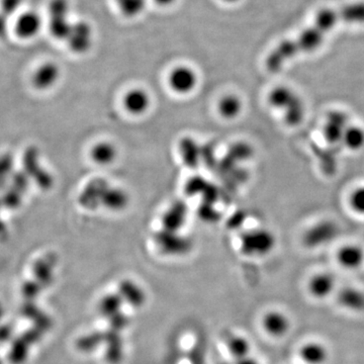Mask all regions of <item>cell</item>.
<instances>
[{
    "mask_svg": "<svg viewBox=\"0 0 364 364\" xmlns=\"http://www.w3.org/2000/svg\"><path fill=\"white\" fill-rule=\"evenodd\" d=\"M268 104L281 113L284 124L297 127L306 118L307 108L304 100L288 86H276L268 94Z\"/></svg>",
    "mask_w": 364,
    "mask_h": 364,
    "instance_id": "cell-2",
    "label": "cell"
},
{
    "mask_svg": "<svg viewBox=\"0 0 364 364\" xmlns=\"http://www.w3.org/2000/svg\"><path fill=\"white\" fill-rule=\"evenodd\" d=\"M8 33V17L0 11V38H4Z\"/></svg>",
    "mask_w": 364,
    "mask_h": 364,
    "instance_id": "cell-29",
    "label": "cell"
},
{
    "mask_svg": "<svg viewBox=\"0 0 364 364\" xmlns=\"http://www.w3.org/2000/svg\"><path fill=\"white\" fill-rule=\"evenodd\" d=\"M350 126L349 117L345 111L333 109L329 111L323 125V135L329 144L342 143L346 130Z\"/></svg>",
    "mask_w": 364,
    "mask_h": 364,
    "instance_id": "cell-6",
    "label": "cell"
},
{
    "mask_svg": "<svg viewBox=\"0 0 364 364\" xmlns=\"http://www.w3.org/2000/svg\"><path fill=\"white\" fill-rule=\"evenodd\" d=\"M299 357L302 364H326L330 358V352L322 342L309 341L300 346Z\"/></svg>",
    "mask_w": 364,
    "mask_h": 364,
    "instance_id": "cell-15",
    "label": "cell"
},
{
    "mask_svg": "<svg viewBox=\"0 0 364 364\" xmlns=\"http://www.w3.org/2000/svg\"><path fill=\"white\" fill-rule=\"evenodd\" d=\"M151 99L147 91L135 88L127 91L124 97V106L127 113L134 115H140L146 113L150 108Z\"/></svg>",
    "mask_w": 364,
    "mask_h": 364,
    "instance_id": "cell-17",
    "label": "cell"
},
{
    "mask_svg": "<svg viewBox=\"0 0 364 364\" xmlns=\"http://www.w3.org/2000/svg\"><path fill=\"white\" fill-rule=\"evenodd\" d=\"M307 288L309 295L314 299L318 300L327 299L335 291V276L327 272H317L309 279Z\"/></svg>",
    "mask_w": 364,
    "mask_h": 364,
    "instance_id": "cell-12",
    "label": "cell"
},
{
    "mask_svg": "<svg viewBox=\"0 0 364 364\" xmlns=\"http://www.w3.org/2000/svg\"><path fill=\"white\" fill-rule=\"evenodd\" d=\"M6 235H8V227H6V225L4 224V220L0 218V240Z\"/></svg>",
    "mask_w": 364,
    "mask_h": 364,
    "instance_id": "cell-31",
    "label": "cell"
},
{
    "mask_svg": "<svg viewBox=\"0 0 364 364\" xmlns=\"http://www.w3.org/2000/svg\"><path fill=\"white\" fill-rule=\"evenodd\" d=\"M22 170L31 181H35L40 188L48 190L52 186L53 179L49 173L43 169L38 162V152L35 147L27 148L22 156Z\"/></svg>",
    "mask_w": 364,
    "mask_h": 364,
    "instance_id": "cell-7",
    "label": "cell"
},
{
    "mask_svg": "<svg viewBox=\"0 0 364 364\" xmlns=\"http://www.w3.org/2000/svg\"><path fill=\"white\" fill-rule=\"evenodd\" d=\"M68 47L76 54H84L90 49L93 42L92 27L84 20L73 22L69 35L66 38Z\"/></svg>",
    "mask_w": 364,
    "mask_h": 364,
    "instance_id": "cell-8",
    "label": "cell"
},
{
    "mask_svg": "<svg viewBox=\"0 0 364 364\" xmlns=\"http://www.w3.org/2000/svg\"><path fill=\"white\" fill-rule=\"evenodd\" d=\"M340 22H364V4L321 11L313 27L302 31L297 38L281 43L273 50L266 60L268 71L279 72L284 64L297 55L315 51L328 31Z\"/></svg>",
    "mask_w": 364,
    "mask_h": 364,
    "instance_id": "cell-1",
    "label": "cell"
},
{
    "mask_svg": "<svg viewBox=\"0 0 364 364\" xmlns=\"http://www.w3.org/2000/svg\"><path fill=\"white\" fill-rule=\"evenodd\" d=\"M234 364H261L259 363L257 359H255L254 357H252V355H249V356H246L244 358L238 359V360H235V363Z\"/></svg>",
    "mask_w": 364,
    "mask_h": 364,
    "instance_id": "cell-30",
    "label": "cell"
},
{
    "mask_svg": "<svg viewBox=\"0 0 364 364\" xmlns=\"http://www.w3.org/2000/svg\"><path fill=\"white\" fill-rule=\"evenodd\" d=\"M349 206L355 213L364 216V186H358L352 191L349 197Z\"/></svg>",
    "mask_w": 364,
    "mask_h": 364,
    "instance_id": "cell-27",
    "label": "cell"
},
{
    "mask_svg": "<svg viewBox=\"0 0 364 364\" xmlns=\"http://www.w3.org/2000/svg\"><path fill=\"white\" fill-rule=\"evenodd\" d=\"M15 160L13 155L4 154L0 156V192L8 186L9 179L15 172Z\"/></svg>",
    "mask_w": 364,
    "mask_h": 364,
    "instance_id": "cell-23",
    "label": "cell"
},
{
    "mask_svg": "<svg viewBox=\"0 0 364 364\" xmlns=\"http://www.w3.org/2000/svg\"><path fill=\"white\" fill-rule=\"evenodd\" d=\"M340 235V227L333 220H321L312 225L302 235V244L309 249H317L334 242Z\"/></svg>",
    "mask_w": 364,
    "mask_h": 364,
    "instance_id": "cell-4",
    "label": "cell"
},
{
    "mask_svg": "<svg viewBox=\"0 0 364 364\" xmlns=\"http://www.w3.org/2000/svg\"><path fill=\"white\" fill-rule=\"evenodd\" d=\"M29 183H31V179L22 169L15 170L8 182L9 186H13V188H15L24 195L29 190Z\"/></svg>",
    "mask_w": 364,
    "mask_h": 364,
    "instance_id": "cell-26",
    "label": "cell"
},
{
    "mask_svg": "<svg viewBox=\"0 0 364 364\" xmlns=\"http://www.w3.org/2000/svg\"><path fill=\"white\" fill-rule=\"evenodd\" d=\"M70 4L68 0H51L49 4V29L57 40L66 41L71 29Z\"/></svg>",
    "mask_w": 364,
    "mask_h": 364,
    "instance_id": "cell-5",
    "label": "cell"
},
{
    "mask_svg": "<svg viewBox=\"0 0 364 364\" xmlns=\"http://www.w3.org/2000/svg\"><path fill=\"white\" fill-rule=\"evenodd\" d=\"M104 204L109 209H122L127 204L126 193L120 190L106 191Z\"/></svg>",
    "mask_w": 364,
    "mask_h": 364,
    "instance_id": "cell-25",
    "label": "cell"
},
{
    "mask_svg": "<svg viewBox=\"0 0 364 364\" xmlns=\"http://www.w3.org/2000/svg\"><path fill=\"white\" fill-rule=\"evenodd\" d=\"M24 0H0V11L4 13L6 17L17 13L18 8L22 6Z\"/></svg>",
    "mask_w": 364,
    "mask_h": 364,
    "instance_id": "cell-28",
    "label": "cell"
},
{
    "mask_svg": "<svg viewBox=\"0 0 364 364\" xmlns=\"http://www.w3.org/2000/svg\"><path fill=\"white\" fill-rule=\"evenodd\" d=\"M159 6H172L176 0H155Z\"/></svg>",
    "mask_w": 364,
    "mask_h": 364,
    "instance_id": "cell-32",
    "label": "cell"
},
{
    "mask_svg": "<svg viewBox=\"0 0 364 364\" xmlns=\"http://www.w3.org/2000/svg\"><path fill=\"white\" fill-rule=\"evenodd\" d=\"M24 195L20 191L8 186L0 192V200H1L2 208L8 209L9 211H15L22 206Z\"/></svg>",
    "mask_w": 364,
    "mask_h": 364,
    "instance_id": "cell-22",
    "label": "cell"
},
{
    "mask_svg": "<svg viewBox=\"0 0 364 364\" xmlns=\"http://www.w3.org/2000/svg\"><path fill=\"white\" fill-rule=\"evenodd\" d=\"M218 113L226 120H234L241 115L243 111V102L235 94H227L218 102Z\"/></svg>",
    "mask_w": 364,
    "mask_h": 364,
    "instance_id": "cell-19",
    "label": "cell"
},
{
    "mask_svg": "<svg viewBox=\"0 0 364 364\" xmlns=\"http://www.w3.org/2000/svg\"><path fill=\"white\" fill-rule=\"evenodd\" d=\"M336 259L344 270H356L364 263V250L359 245H344L337 252Z\"/></svg>",
    "mask_w": 364,
    "mask_h": 364,
    "instance_id": "cell-16",
    "label": "cell"
},
{
    "mask_svg": "<svg viewBox=\"0 0 364 364\" xmlns=\"http://www.w3.org/2000/svg\"><path fill=\"white\" fill-rule=\"evenodd\" d=\"M60 76V68L57 64L45 62L41 64L34 71L33 76H31V84L36 90H49L56 85Z\"/></svg>",
    "mask_w": 364,
    "mask_h": 364,
    "instance_id": "cell-11",
    "label": "cell"
},
{
    "mask_svg": "<svg viewBox=\"0 0 364 364\" xmlns=\"http://www.w3.org/2000/svg\"><path fill=\"white\" fill-rule=\"evenodd\" d=\"M225 1H227V2H236V1H238V0H225Z\"/></svg>",
    "mask_w": 364,
    "mask_h": 364,
    "instance_id": "cell-33",
    "label": "cell"
},
{
    "mask_svg": "<svg viewBox=\"0 0 364 364\" xmlns=\"http://www.w3.org/2000/svg\"><path fill=\"white\" fill-rule=\"evenodd\" d=\"M261 326L268 336L279 339L286 336L291 329L290 317L279 309L266 312L261 318Z\"/></svg>",
    "mask_w": 364,
    "mask_h": 364,
    "instance_id": "cell-9",
    "label": "cell"
},
{
    "mask_svg": "<svg viewBox=\"0 0 364 364\" xmlns=\"http://www.w3.org/2000/svg\"><path fill=\"white\" fill-rule=\"evenodd\" d=\"M227 349L234 360L251 355V343L246 337L234 334L227 339Z\"/></svg>",
    "mask_w": 364,
    "mask_h": 364,
    "instance_id": "cell-18",
    "label": "cell"
},
{
    "mask_svg": "<svg viewBox=\"0 0 364 364\" xmlns=\"http://www.w3.org/2000/svg\"><path fill=\"white\" fill-rule=\"evenodd\" d=\"M342 144L350 151H359L364 147V127L351 125L346 130Z\"/></svg>",
    "mask_w": 364,
    "mask_h": 364,
    "instance_id": "cell-20",
    "label": "cell"
},
{
    "mask_svg": "<svg viewBox=\"0 0 364 364\" xmlns=\"http://www.w3.org/2000/svg\"><path fill=\"white\" fill-rule=\"evenodd\" d=\"M120 13L127 18H136L146 8V0H115Z\"/></svg>",
    "mask_w": 364,
    "mask_h": 364,
    "instance_id": "cell-24",
    "label": "cell"
},
{
    "mask_svg": "<svg viewBox=\"0 0 364 364\" xmlns=\"http://www.w3.org/2000/svg\"><path fill=\"white\" fill-rule=\"evenodd\" d=\"M337 302L341 308L351 313H364V290L354 286H346L337 293Z\"/></svg>",
    "mask_w": 364,
    "mask_h": 364,
    "instance_id": "cell-14",
    "label": "cell"
},
{
    "mask_svg": "<svg viewBox=\"0 0 364 364\" xmlns=\"http://www.w3.org/2000/svg\"><path fill=\"white\" fill-rule=\"evenodd\" d=\"M91 157L99 165H109L117 157V150L109 143H99L91 150Z\"/></svg>",
    "mask_w": 364,
    "mask_h": 364,
    "instance_id": "cell-21",
    "label": "cell"
},
{
    "mask_svg": "<svg viewBox=\"0 0 364 364\" xmlns=\"http://www.w3.org/2000/svg\"><path fill=\"white\" fill-rule=\"evenodd\" d=\"M42 29V18L36 11H26L17 18L15 33L22 40L35 38Z\"/></svg>",
    "mask_w": 364,
    "mask_h": 364,
    "instance_id": "cell-13",
    "label": "cell"
},
{
    "mask_svg": "<svg viewBox=\"0 0 364 364\" xmlns=\"http://www.w3.org/2000/svg\"><path fill=\"white\" fill-rule=\"evenodd\" d=\"M168 83L175 92L188 94L197 86V75L188 66H178L170 73Z\"/></svg>",
    "mask_w": 364,
    "mask_h": 364,
    "instance_id": "cell-10",
    "label": "cell"
},
{
    "mask_svg": "<svg viewBox=\"0 0 364 364\" xmlns=\"http://www.w3.org/2000/svg\"><path fill=\"white\" fill-rule=\"evenodd\" d=\"M223 364H230V363H223Z\"/></svg>",
    "mask_w": 364,
    "mask_h": 364,
    "instance_id": "cell-34",
    "label": "cell"
},
{
    "mask_svg": "<svg viewBox=\"0 0 364 364\" xmlns=\"http://www.w3.org/2000/svg\"><path fill=\"white\" fill-rule=\"evenodd\" d=\"M276 236L265 227L250 230L241 236V252L248 257L261 258L268 256L276 247Z\"/></svg>",
    "mask_w": 364,
    "mask_h": 364,
    "instance_id": "cell-3",
    "label": "cell"
}]
</instances>
